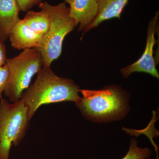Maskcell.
<instances>
[{"label": "cell", "mask_w": 159, "mask_h": 159, "mask_svg": "<svg viewBox=\"0 0 159 159\" xmlns=\"http://www.w3.org/2000/svg\"><path fill=\"white\" fill-rule=\"evenodd\" d=\"M25 22L37 33L43 36L50 28L51 20L46 11H28L23 19Z\"/></svg>", "instance_id": "8fae6325"}, {"label": "cell", "mask_w": 159, "mask_h": 159, "mask_svg": "<svg viewBox=\"0 0 159 159\" xmlns=\"http://www.w3.org/2000/svg\"><path fill=\"white\" fill-rule=\"evenodd\" d=\"M5 64L9 69V77L4 95L9 102H16L42 68V56L36 48L25 49L17 56L7 58Z\"/></svg>", "instance_id": "5b68a950"}, {"label": "cell", "mask_w": 159, "mask_h": 159, "mask_svg": "<svg viewBox=\"0 0 159 159\" xmlns=\"http://www.w3.org/2000/svg\"><path fill=\"white\" fill-rule=\"evenodd\" d=\"M39 6L48 13L51 20L48 31L43 35L40 44L36 48L42 56L43 66L49 67L53 61L61 55L66 36L77 25L70 16V9L65 2L53 6L45 2Z\"/></svg>", "instance_id": "3957f363"}, {"label": "cell", "mask_w": 159, "mask_h": 159, "mask_svg": "<svg viewBox=\"0 0 159 159\" xmlns=\"http://www.w3.org/2000/svg\"><path fill=\"white\" fill-rule=\"evenodd\" d=\"M0 159H1V158H0Z\"/></svg>", "instance_id": "2e32d148"}, {"label": "cell", "mask_w": 159, "mask_h": 159, "mask_svg": "<svg viewBox=\"0 0 159 159\" xmlns=\"http://www.w3.org/2000/svg\"><path fill=\"white\" fill-rule=\"evenodd\" d=\"M19 5L20 11H30L34 6L42 2V0H17Z\"/></svg>", "instance_id": "5bb4252c"}, {"label": "cell", "mask_w": 159, "mask_h": 159, "mask_svg": "<svg viewBox=\"0 0 159 159\" xmlns=\"http://www.w3.org/2000/svg\"><path fill=\"white\" fill-rule=\"evenodd\" d=\"M98 13L95 19L88 27L84 34L98 27L102 22L113 18L120 19L123 9L129 0H97Z\"/></svg>", "instance_id": "30bf717a"}, {"label": "cell", "mask_w": 159, "mask_h": 159, "mask_svg": "<svg viewBox=\"0 0 159 159\" xmlns=\"http://www.w3.org/2000/svg\"><path fill=\"white\" fill-rule=\"evenodd\" d=\"M152 153V150L150 148L139 147L136 139L132 138L131 139L128 151L121 159H148L151 157Z\"/></svg>", "instance_id": "7c38bea8"}, {"label": "cell", "mask_w": 159, "mask_h": 159, "mask_svg": "<svg viewBox=\"0 0 159 159\" xmlns=\"http://www.w3.org/2000/svg\"><path fill=\"white\" fill-rule=\"evenodd\" d=\"M159 15V11H157L148 24L146 47L142 56L136 62L121 69L120 71L124 78H127L134 72H143L159 79L157 62L153 56L154 47L157 42L155 36L158 26Z\"/></svg>", "instance_id": "8992f818"}, {"label": "cell", "mask_w": 159, "mask_h": 159, "mask_svg": "<svg viewBox=\"0 0 159 159\" xmlns=\"http://www.w3.org/2000/svg\"><path fill=\"white\" fill-rule=\"evenodd\" d=\"M43 36L30 28L20 19L10 31L9 38L11 46L17 50L37 48Z\"/></svg>", "instance_id": "ba28073f"}, {"label": "cell", "mask_w": 159, "mask_h": 159, "mask_svg": "<svg viewBox=\"0 0 159 159\" xmlns=\"http://www.w3.org/2000/svg\"><path fill=\"white\" fill-rule=\"evenodd\" d=\"M37 74L21 98L28 107L30 121L43 105L68 101L76 103L81 98L79 86L73 80L57 76L51 67L43 66Z\"/></svg>", "instance_id": "7a4b0ae2"}, {"label": "cell", "mask_w": 159, "mask_h": 159, "mask_svg": "<svg viewBox=\"0 0 159 159\" xmlns=\"http://www.w3.org/2000/svg\"><path fill=\"white\" fill-rule=\"evenodd\" d=\"M82 95L75 103L83 116L97 123L120 121L129 113L130 95L120 86L112 84L101 89H80Z\"/></svg>", "instance_id": "6da1fadb"}, {"label": "cell", "mask_w": 159, "mask_h": 159, "mask_svg": "<svg viewBox=\"0 0 159 159\" xmlns=\"http://www.w3.org/2000/svg\"><path fill=\"white\" fill-rule=\"evenodd\" d=\"M70 5V15L79 25L78 31H86L98 13L97 0H63Z\"/></svg>", "instance_id": "52a82bcc"}, {"label": "cell", "mask_w": 159, "mask_h": 159, "mask_svg": "<svg viewBox=\"0 0 159 159\" xmlns=\"http://www.w3.org/2000/svg\"><path fill=\"white\" fill-rule=\"evenodd\" d=\"M29 111L22 99L11 102L0 99V158L9 159L12 145L16 147L29 129Z\"/></svg>", "instance_id": "277c9868"}, {"label": "cell", "mask_w": 159, "mask_h": 159, "mask_svg": "<svg viewBox=\"0 0 159 159\" xmlns=\"http://www.w3.org/2000/svg\"><path fill=\"white\" fill-rule=\"evenodd\" d=\"M9 71L6 64L0 66V99L2 97L9 80Z\"/></svg>", "instance_id": "4fadbf2b"}, {"label": "cell", "mask_w": 159, "mask_h": 159, "mask_svg": "<svg viewBox=\"0 0 159 159\" xmlns=\"http://www.w3.org/2000/svg\"><path fill=\"white\" fill-rule=\"evenodd\" d=\"M17 0H0V39L5 42L20 19Z\"/></svg>", "instance_id": "9c48e42d"}, {"label": "cell", "mask_w": 159, "mask_h": 159, "mask_svg": "<svg viewBox=\"0 0 159 159\" xmlns=\"http://www.w3.org/2000/svg\"><path fill=\"white\" fill-rule=\"evenodd\" d=\"M7 59L6 46L4 42L0 39V66L5 65Z\"/></svg>", "instance_id": "9a60e30c"}]
</instances>
